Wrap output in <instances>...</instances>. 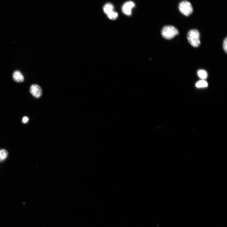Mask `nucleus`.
<instances>
[{"instance_id": "1", "label": "nucleus", "mask_w": 227, "mask_h": 227, "mask_svg": "<svg viewBox=\"0 0 227 227\" xmlns=\"http://www.w3.org/2000/svg\"><path fill=\"white\" fill-rule=\"evenodd\" d=\"M188 39L189 43L193 47L197 48L200 44V34L197 29L190 30L188 34Z\"/></svg>"}, {"instance_id": "6", "label": "nucleus", "mask_w": 227, "mask_h": 227, "mask_svg": "<svg viewBox=\"0 0 227 227\" xmlns=\"http://www.w3.org/2000/svg\"><path fill=\"white\" fill-rule=\"evenodd\" d=\"M13 80L17 82H22L24 80V77L22 73L18 70L14 72L13 75Z\"/></svg>"}, {"instance_id": "5", "label": "nucleus", "mask_w": 227, "mask_h": 227, "mask_svg": "<svg viewBox=\"0 0 227 227\" xmlns=\"http://www.w3.org/2000/svg\"><path fill=\"white\" fill-rule=\"evenodd\" d=\"M134 3L132 1H128L125 3L123 5L122 11L125 15L130 16L132 14V9L134 7Z\"/></svg>"}, {"instance_id": "4", "label": "nucleus", "mask_w": 227, "mask_h": 227, "mask_svg": "<svg viewBox=\"0 0 227 227\" xmlns=\"http://www.w3.org/2000/svg\"><path fill=\"white\" fill-rule=\"evenodd\" d=\"M30 92L36 98H40L42 95V90L41 87L37 84L32 85L30 88Z\"/></svg>"}, {"instance_id": "12", "label": "nucleus", "mask_w": 227, "mask_h": 227, "mask_svg": "<svg viewBox=\"0 0 227 227\" xmlns=\"http://www.w3.org/2000/svg\"><path fill=\"white\" fill-rule=\"evenodd\" d=\"M223 48L224 52L226 53L227 52V38H226L224 39L223 44Z\"/></svg>"}, {"instance_id": "10", "label": "nucleus", "mask_w": 227, "mask_h": 227, "mask_svg": "<svg viewBox=\"0 0 227 227\" xmlns=\"http://www.w3.org/2000/svg\"><path fill=\"white\" fill-rule=\"evenodd\" d=\"M196 86L198 88L205 87L208 86V83L205 80H201L196 83Z\"/></svg>"}, {"instance_id": "7", "label": "nucleus", "mask_w": 227, "mask_h": 227, "mask_svg": "<svg viewBox=\"0 0 227 227\" xmlns=\"http://www.w3.org/2000/svg\"><path fill=\"white\" fill-rule=\"evenodd\" d=\"M114 9V6L111 3H107L103 8L104 12L107 15L113 11Z\"/></svg>"}, {"instance_id": "9", "label": "nucleus", "mask_w": 227, "mask_h": 227, "mask_svg": "<svg viewBox=\"0 0 227 227\" xmlns=\"http://www.w3.org/2000/svg\"><path fill=\"white\" fill-rule=\"evenodd\" d=\"M198 75L199 77L203 79H206L208 76V74L207 72L204 70H200L198 72Z\"/></svg>"}, {"instance_id": "8", "label": "nucleus", "mask_w": 227, "mask_h": 227, "mask_svg": "<svg viewBox=\"0 0 227 227\" xmlns=\"http://www.w3.org/2000/svg\"><path fill=\"white\" fill-rule=\"evenodd\" d=\"M8 153L5 149L0 150V162L5 160L8 157Z\"/></svg>"}, {"instance_id": "13", "label": "nucleus", "mask_w": 227, "mask_h": 227, "mask_svg": "<svg viewBox=\"0 0 227 227\" xmlns=\"http://www.w3.org/2000/svg\"><path fill=\"white\" fill-rule=\"evenodd\" d=\"M28 120L29 119L27 117L24 116L23 118L22 122L23 123L25 124L28 122Z\"/></svg>"}, {"instance_id": "11", "label": "nucleus", "mask_w": 227, "mask_h": 227, "mask_svg": "<svg viewBox=\"0 0 227 227\" xmlns=\"http://www.w3.org/2000/svg\"><path fill=\"white\" fill-rule=\"evenodd\" d=\"M118 15L117 13L114 11L107 15L108 18L112 20H115L118 17Z\"/></svg>"}, {"instance_id": "3", "label": "nucleus", "mask_w": 227, "mask_h": 227, "mask_svg": "<svg viewBox=\"0 0 227 227\" xmlns=\"http://www.w3.org/2000/svg\"><path fill=\"white\" fill-rule=\"evenodd\" d=\"M180 12L183 15L188 16L193 12V8L191 4L186 1L181 2L178 7Z\"/></svg>"}, {"instance_id": "2", "label": "nucleus", "mask_w": 227, "mask_h": 227, "mask_svg": "<svg viewBox=\"0 0 227 227\" xmlns=\"http://www.w3.org/2000/svg\"><path fill=\"white\" fill-rule=\"evenodd\" d=\"M179 32L177 28L172 26H167L163 29L162 35L163 37L167 39H170L178 35Z\"/></svg>"}]
</instances>
